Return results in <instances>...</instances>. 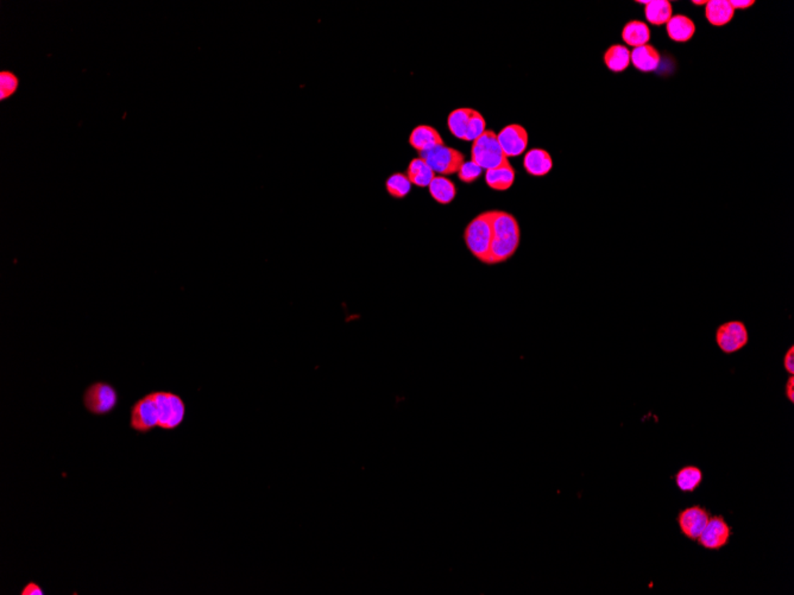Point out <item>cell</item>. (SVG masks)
<instances>
[{"label":"cell","mask_w":794,"mask_h":595,"mask_svg":"<svg viewBox=\"0 0 794 595\" xmlns=\"http://www.w3.org/2000/svg\"><path fill=\"white\" fill-rule=\"evenodd\" d=\"M520 241L521 228L516 218L511 213L495 210L489 265L501 264L511 258L516 253Z\"/></svg>","instance_id":"cell-1"},{"label":"cell","mask_w":794,"mask_h":595,"mask_svg":"<svg viewBox=\"0 0 794 595\" xmlns=\"http://www.w3.org/2000/svg\"><path fill=\"white\" fill-rule=\"evenodd\" d=\"M495 210H485L471 220L464 230V241L474 258L483 264L490 263L492 223Z\"/></svg>","instance_id":"cell-2"},{"label":"cell","mask_w":794,"mask_h":595,"mask_svg":"<svg viewBox=\"0 0 794 595\" xmlns=\"http://www.w3.org/2000/svg\"><path fill=\"white\" fill-rule=\"evenodd\" d=\"M82 404L87 412L93 416L101 417L111 415L119 404L117 387L105 380L93 382L82 394Z\"/></svg>","instance_id":"cell-3"},{"label":"cell","mask_w":794,"mask_h":595,"mask_svg":"<svg viewBox=\"0 0 794 595\" xmlns=\"http://www.w3.org/2000/svg\"><path fill=\"white\" fill-rule=\"evenodd\" d=\"M471 161L485 171L509 162L499 146L497 133L492 130H485L483 135L472 142Z\"/></svg>","instance_id":"cell-4"},{"label":"cell","mask_w":794,"mask_h":595,"mask_svg":"<svg viewBox=\"0 0 794 595\" xmlns=\"http://www.w3.org/2000/svg\"><path fill=\"white\" fill-rule=\"evenodd\" d=\"M157 404L160 422L158 428L166 432H173L183 423L185 417V403L180 395L171 391H151Z\"/></svg>","instance_id":"cell-5"},{"label":"cell","mask_w":794,"mask_h":595,"mask_svg":"<svg viewBox=\"0 0 794 595\" xmlns=\"http://www.w3.org/2000/svg\"><path fill=\"white\" fill-rule=\"evenodd\" d=\"M419 156L427 162L435 174L440 176L458 174L460 168L465 163L464 153H460L459 150L446 146L445 144L419 153Z\"/></svg>","instance_id":"cell-6"},{"label":"cell","mask_w":794,"mask_h":595,"mask_svg":"<svg viewBox=\"0 0 794 595\" xmlns=\"http://www.w3.org/2000/svg\"><path fill=\"white\" fill-rule=\"evenodd\" d=\"M158 422H160V414L151 392L136 400L130 409V423H128L133 432L146 435L153 432V429L158 428Z\"/></svg>","instance_id":"cell-7"},{"label":"cell","mask_w":794,"mask_h":595,"mask_svg":"<svg viewBox=\"0 0 794 595\" xmlns=\"http://www.w3.org/2000/svg\"><path fill=\"white\" fill-rule=\"evenodd\" d=\"M749 332L742 321H729L716 330V344L726 355H734L748 345Z\"/></svg>","instance_id":"cell-8"},{"label":"cell","mask_w":794,"mask_h":595,"mask_svg":"<svg viewBox=\"0 0 794 595\" xmlns=\"http://www.w3.org/2000/svg\"><path fill=\"white\" fill-rule=\"evenodd\" d=\"M733 536V529L723 516H711L697 542L706 550H721L727 546Z\"/></svg>","instance_id":"cell-9"},{"label":"cell","mask_w":794,"mask_h":595,"mask_svg":"<svg viewBox=\"0 0 794 595\" xmlns=\"http://www.w3.org/2000/svg\"><path fill=\"white\" fill-rule=\"evenodd\" d=\"M711 518V514L708 509L701 505L686 507L681 510L677 516V523L681 534L690 539L697 541L699 536L702 535L703 530L706 529L708 522Z\"/></svg>","instance_id":"cell-10"},{"label":"cell","mask_w":794,"mask_h":595,"mask_svg":"<svg viewBox=\"0 0 794 595\" xmlns=\"http://www.w3.org/2000/svg\"><path fill=\"white\" fill-rule=\"evenodd\" d=\"M497 141L507 158L520 156L527 149L528 132L521 125H507L497 133Z\"/></svg>","instance_id":"cell-11"},{"label":"cell","mask_w":794,"mask_h":595,"mask_svg":"<svg viewBox=\"0 0 794 595\" xmlns=\"http://www.w3.org/2000/svg\"><path fill=\"white\" fill-rule=\"evenodd\" d=\"M409 144L417 153H424L435 146L445 144L442 135L431 125H419L409 136Z\"/></svg>","instance_id":"cell-12"},{"label":"cell","mask_w":794,"mask_h":595,"mask_svg":"<svg viewBox=\"0 0 794 595\" xmlns=\"http://www.w3.org/2000/svg\"><path fill=\"white\" fill-rule=\"evenodd\" d=\"M524 168L528 175L544 178L553 169L552 156L546 150L534 148L524 155Z\"/></svg>","instance_id":"cell-13"},{"label":"cell","mask_w":794,"mask_h":595,"mask_svg":"<svg viewBox=\"0 0 794 595\" xmlns=\"http://www.w3.org/2000/svg\"><path fill=\"white\" fill-rule=\"evenodd\" d=\"M661 62V55L651 44L634 48L631 51V63L641 73H652L656 71Z\"/></svg>","instance_id":"cell-14"},{"label":"cell","mask_w":794,"mask_h":595,"mask_svg":"<svg viewBox=\"0 0 794 595\" xmlns=\"http://www.w3.org/2000/svg\"><path fill=\"white\" fill-rule=\"evenodd\" d=\"M516 178V171L511 167L509 162L485 171V183L489 188L497 192H506L511 188Z\"/></svg>","instance_id":"cell-15"},{"label":"cell","mask_w":794,"mask_h":595,"mask_svg":"<svg viewBox=\"0 0 794 595\" xmlns=\"http://www.w3.org/2000/svg\"><path fill=\"white\" fill-rule=\"evenodd\" d=\"M666 31L673 42H688L696 34L695 21L685 14H674L667 21Z\"/></svg>","instance_id":"cell-16"},{"label":"cell","mask_w":794,"mask_h":595,"mask_svg":"<svg viewBox=\"0 0 794 595\" xmlns=\"http://www.w3.org/2000/svg\"><path fill=\"white\" fill-rule=\"evenodd\" d=\"M735 10L728 0H710L706 1V17L710 24L723 26L734 18Z\"/></svg>","instance_id":"cell-17"},{"label":"cell","mask_w":794,"mask_h":595,"mask_svg":"<svg viewBox=\"0 0 794 595\" xmlns=\"http://www.w3.org/2000/svg\"><path fill=\"white\" fill-rule=\"evenodd\" d=\"M406 175L407 178H409L410 183L417 185L419 188H426L431 185V182L435 178L433 169L420 156L410 161Z\"/></svg>","instance_id":"cell-18"},{"label":"cell","mask_w":794,"mask_h":595,"mask_svg":"<svg viewBox=\"0 0 794 595\" xmlns=\"http://www.w3.org/2000/svg\"><path fill=\"white\" fill-rule=\"evenodd\" d=\"M604 64L613 73H622L631 66V50L622 44H613L603 56Z\"/></svg>","instance_id":"cell-19"},{"label":"cell","mask_w":794,"mask_h":595,"mask_svg":"<svg viewBox=\"0 0 794 595\" xmlns=\"http://www.w3.org/2000/svg\"><path fill=\"white\" fill-rule=\"evenodd\" d=\"M622 39L628 46L638 48L648 44L651 39V30L645 21H631L624 25L622 30Z\"/></svg>","instance_id":"cell-20"},{"label":"cell","mask_w":794,"mask_h":595,"mask_svg":"<svg viewBox=\"0 0 794 595\" xmlns=\"http://www.w3.org/2000/svg\"><path fill=\"white\" fill-rule=\"evenodd\" d=\"M704 474L697 466H685L674 475V482L681 492L692 493L702 485Z\"/></svg>","instance_id":"cell-21"},{"label":"cell","mask_w":794,"mask_h":595,"mask_svg":"<svg viewBox=\"0 0 794 595\" xmlns=\"http://www.w3.org/2000/svg\"><path fill=\"white\" fill-rule=\"evenodd\" d=\"M428 190L432 198L440 205H449L457 196L456 185L446 176H435Z\"/></svg>","instance_id":"cell-22"},{"label":"cell","mask_w":794,"mask_h":595,"mask_svg":"<svg viewBox=\"0 0 794 595\" xmlns=\"http://www.w3.org/2000/svg\"><path fill=\"white\" fill-rule=\"evenodd\" d=\"M645 16L646 19L651 24L656 25V26L667 24V21H670L673 16L672 4L668 0L647 1L645 7Z\"/></svg>","instance_id":"cell-23"},{"label":"cell","mask_w":794,"mask_h":595,"mask_svg":"<svg viewBox=\"0 0 794 595\" xmlns=\"http://www.w3.org/2000/svg\"><path fill=\"white\" fill-rule=\"evenodd\" d=\"M470 113V107H460V108H457L449 114L447 126H449V132L456 138L462 139V141L465 139Z\"/></svg>","instance_id":"cell-24"},{"label":"cell","mask_w":794,"mask_h":595,"mask_svg":"<svg viewBox=\"0 0 794 595\" xmlns=\"http://www.w3.org/2000/svg\"><path fill=\"white\" fill-rule=\"evenodd\" d=\"M412 185H413L410 183L409 178H407V175L402 174V173L392 174L385 182L387 192H388L389 195L394 198H406L412 190Z\"/></svg>","instance_id":"cell-25"},{"label":"cell","mask_w":794,"mask_h":595,"mask_svg":"<svg viewBox=\"0 0 794 595\" xmlns=\"http://www.w3.org/2000/svg\"><path fill=\"white\" fill-rule=\"evenodd\" d=\"M487 130V121L485 118L482 116L481 112L471 108L470 119H469V124H467V135H465V142H474L479 136L484 133Z\"/></svg>","instance_id":"cell-26"},{"label":"cell","mask_w":794,"mask_h":595,"mask_svg":"<svg viewBox=\"0 0 794 595\" xmlns=\"http://www.w3.org/2000/svg\"><path fill=\"white\" fill-rule=\"evenodd\" d=\"M482 173H483V169L471 161V162H465L457 175H458L460 182L471 185L481 178Z\"/></svg>","instance_id":"cell-27"},{"label":"cell","mask_w":794,"mask_h":595,"mask_svg":"<svg viewBox=\"0 0 794 595\" xmlns=\"http://www.w3.org/2000/svg\"><path fill=\"white\" fill-rule=\"evenodd\" d=\"M18 80L14 75L7 71L1 73V99L11 96L17 89Z\"/></svg>","instance_id":"cell-28"},{"label":"cell","mask_w":794,"mask_h":595,"mask_svg":"<svg viewBox=\"0 0 794 595\" xmlns=\"http://www.w3.org/2000/svg\"><path fill=\"white\" fill-rule=\"evenodd\" d=\"M21 595H44V589L35 581H29L21 589Z\"/></svg>","instance_id":"cell-29"},{"label":"cell","mask_w":794,"mask_h":595,"mask_svg":"<svg viewBox=\"0 0 794 595\" xmlns=\"http://www.w3.org/2000/svg\"><path fill=\"white\" fill-rule=\"evenodd\" d=\"M784 369L790 376L794 375V347L791 346L784 357Z\"/></svg>","instance_id":"cell-30"},{"label":"cell","mask_w":794,"mask_h":595,"mask_svg":"<svg viewBox=\"0 0 794 595\" xmlns=\"http://www.w3.org/2000/svg\"><path fill=\"white\" fill-rule=\"evenodd\" d=\"M785 396L790 400V403H794V377L790 376L786 385H785Z\"/></svg>","instance_id":"cell-31"},{"label":"cell","mask_w":794,"mask_h":595,"mask_svg":"<svg viewBox=\"0 0 794 595\" xmlns=\"http://www.w3.org/2000/svg\"><path fill=\"white\" fill-rule=\"evenodd\" d=\"M731 4L734 10H736V9H740V10H745V9L752 7L753 5L755 4V1H754V0H750V1H749V0H731Z\"/></svg>","instance_id":"cell-32"},{"label":"cell","mask_w":794,"mask_h":595,"mask_svg":"<svg viewBox=\"0 0 794 595\" xmlns=\"http://www.w3.org/2000/svg\"><path fill=\"white\" fill-rule=\"evenodd\" d=\"M692 4H695V5H704V4H706V1H692Z\"/></svg>","instance_id":"cell-33"}]
</instances>
